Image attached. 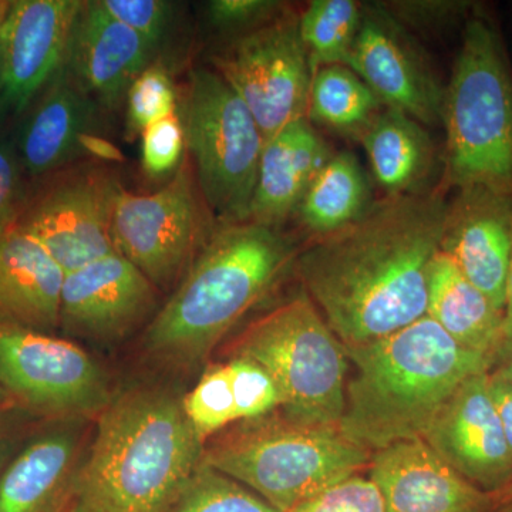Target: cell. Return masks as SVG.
Here are the masks:
<instances>
[{
	"mask_svg": "<svg viewBox=\"0 0 512 512\" xmlns=\"http://www.w3.org/2000/svg\"><path fill=\"white\" fill-rule=\"evenodd\" d=\"M446 188L386 195L296 255L306 296L346 348L412 325L427 313Z\"/></svg>",
	"mask_w": 512,
	"mask_h": 512,
	"instance_id": "cell-1",
	"label": "cell"
},
{
	"mask_svg": "<svg viewBox=\"0 0 512 512\" xmlns=\"http://www.w3.org/2000/svg\"><path fill=\"white\" fill-rule=\"evenodd\" d=\"M346 353L349 373L338 427L372 454L423 439L458 387L494 367L490 357L464 349L427 315Z\"/></svg>",
	"mask_w": 512,
	"mask_h": 512,
	"instance_id": "cell-2",
	"label": "cell"
},
{
	"mask_svg": "<svg viewBox=\"0 0 512 512\" xmlns=\"http://www.w3.org/2000/svg\"><path fill=\"white\" fill-rule=\"evenodd\" d=\"M202 454L183 400L158 389L121 393L99 414L73 512H168Z\"/></svg>",
	"mask_w": 512,
	"mask_h": 512,
	"instance_id": "cell-3",
	"label": "cell"
},
{
	"mask_svg": "<svg viewBox=\"0 0 512 512\" xmlns=\"http://www.w3.org/2000/svg\"><path fill=\"white\" fill-rule=\"evenodd\" d=\"M296 255L291 239L276 228L222 224L151 320L147 348L175 365L201 362L274 288Z\"/></svg>",
	"mask_w": 512,
	"mask_h": 512,
	"instance_id": "cell-4",
	"label": "cell"
},
{
	"mask_svg": "<svg viewBox=\"0 0 512 512\" xmlns=\"http://www.w3.org/2000/svg\"><path fill=\"white\" fill-rule=\"evenodd\" d=\"M441 123L446 184L483 187L512 200V67L500 32L478 10L464 26Z\"/></svg>",
	"mask_w": 512,
	"mask_h": 512,
	"instance_id": "cell-5",
	"label": "cell"
},
{
	"mask_svg": "<svg viewBox=\"0 0 512 512\" xmlns=\"http://www.w3.org/2000/svg\"><path fill=\"white\" fill-rule=\"evenodd\" d=\"M372 453L339 427L298 423L284 414L245 420L204 446L202 463L288 512L326 488L362 474Z\"/></svg>",
	"mask_w": 512,
	"mask_h": 512,
	"instance_id": "cell-6",
	"label": "cell"
},
{
	"mask_svg": "<svg viewBox=\"0 0 512 512\" xmlns=\"http://www.w3.org/2000/svg\"><path fill=\"white\" fill-rule=\"evenodd\" d=\"M231 355L264 367L281 392V414L288 419L339 426L348 353L306 293L254 320L232 343Z\"/></svg>",
	"mask_w": 512,
	"mask_h": 512,
	"instance_id": "cell-7",
	"label": "cell"
},
{
	"mask_svg": "<svg viewBox=\"0 0 512 512\" xmlns=\"http://www.w3.org/2000/svg\"><path fill=\"white\" fill-rule=\"evenodd\" d=\"M183 126L212 217L221 224L248 221L265 138L247 104L215 70L195 69Z\"/></svg>",
	"mask_w": 512,
	"mask_h": 512,
	"instance_id": "cell-8",
	"label": "cell"
},
{
	"mask_svg": "<svg viewBox=\"0 0 512 512\" xmlns=\"http://www.w3.org/2000/svg\"><path fill=\"white\" fill-rule=\"evenodd\" d=\"M210 214L194 168L184 161L153 194H133L120 185L111 224L114 247L157 289L170 288L214 232Z\"/></svg>",
	"mask_w": 512,
	"mask_h": 512,
	"instance_id": "cell-9",
	"label": "cell"
},
{
	"mask_svg": "<svg viewBox=\"0 0 512 512\" xmlns=\"http://www.w3.org/2000/svg\"><path fill=\"white\" fill-rule=\"evenodd\" d=\"M212 62L247 104L265 141L289 124L308 119L313 72L299 18L278 16L248 30Z\"/></svg>",
	"mask_w": 512,
	"mask_h": 512,
	"instance_id": "cell-10",
	"label": "cell"
},
{
	"mask_svg": "<svg viewBox=\"0 0 512 512\" xmlns=\"http://www.w3.org/2000/svg\"><path fill=\"white\" fill-rule=\"evenodd\" d=\"M0 386L69 419L100 414L111 400L103 370L76 343L8 323H0Z\"/></svg>",
	"mask_w": 512,
	"mask_h": 512,
	"instance_id": "cell-11",
	"label": "cell"
},
{
	"mask_svg": "<svg viewBox=\"0 0 512 512\" xmlns=\"http://www.w3.org/2000/svg\"><path fill=\"white\" fill-rule=\"evenodd\" d=\"M119 188L116 178L101 168L57 171L23 201L15 222L70 274L117 252L111 224Z\"/></svg>",
	"mask_w": 512,
	"mask_h": 512,
	"instance_id": "cell-12",
	"label": "cell"
},
{
	"mask_svg": "<svg viewBox=\"0 0 512 512\" xmlns=\"http://www.w3.org/2000/svg\"><path fill=\"white\" fill-rule=\"evenodd\" d=\"M77 0L6 2L0 23V113L22 114L60 72Z\"/></svg>",
	"mask_w": 512,
	"mask_h": 512,
	"instance_id": "cell-13",
	"label": "cell"
},
{
	"mask_svg": "<svg viewBox=\"0 0 512 512\" xmlns=\"http://www.w3.org/2000/svg\"><path fill=\"white\" fill-rule=\"evenodd\" d=\"M384 106L439 126L444 89L407 30L384 6H365L348 64Z\"/></svg>",
	"mask_w": 512,
	"mask_h": 512,
	"instance_id": "cell-14",
	"label": "cell"
},
{
	"mask_svg": "<svg viewBox=\"0 0 512 512\" xmlns=\"http://www.w3.org/2000/svg\"><path fill=\"white\" fill-rule=\"evenodd\" d=\"M423 440L461 477L500 495L512 483V454L490 393V372L458 387Z\"/></svg>",
	"mask_w": 512,
	"mask_h": 512,
	"instance_id": "cell-15",
	"label": "cell"
},
{
	"mask_svg": "<svg viewBox=\"0 0 512 512\" xmlns=\"http://www.w3.org/2000/svg\"><path fill=\"white\" fill-rule=\"evenodd\" d=\"M156 285L119 252L64 276L60 325L84 338L113 340L157 306Z\"/></svg>",
	"mask_w": 512,
	"mask_h": 512,
	"instance_id": "cell-16",
	"label": "cell"
},
{
	"mask_svg": "<svg viewBox=\"0 0 512 512\" xmlns=\"http://www.w3.org/2000/svg\"><path fill=\"white\" fill-rule=\"evenodd\" d=\"M369 478L386 512H497L498 495L485 493L448 466L423 439L375 451Z\"/></svg>",
	"mask_w": 512,
	"mask_h": 512,
	"instance_id": "cell-17",
	"label": "cell"
},
{
	"mask_svg": "<svg viewBox=\"0 0 512 512\" xmlns=\"http://www.w3.org/2000/svg\"><path fill=\"white\" fill-rule=\"evenodd\" d=\"M441 251L504 312L512 254V200L483 187L457 190L448 201Z\"/></svg>",
	"mask_w": 512,
	"mask_h": 512,
	"instance_id": "cell-18",
	"label": "cell"
},
{
	"mask_svg": "<svg viewBox=\"0 0 512 512\" xmlns=\"http://www.w3.org/2000/svg\"><path fill=\"white\" fill-rule=\"evenodd\" d=\"M154 47L96 2L74 20L63 70L94 101L117 109L151 64Z\"/></svg>",
	"mask_w": 512,
	"mask_h": 512,
	"instance_id": "cell-19",
	"label": "cell"
},
{
	"mask_svg": "<svg viewBox=\"0 0 512 512\" xmlns=\"http://www.w3.org/2000/svg\"><path fill=\"white\" fill-rule=\"evenodd\" d=\"M82 440L70 419L23 448L0 476V512H73Z\"/></svg>",
	"mask_w": 512,
	"mask_h": 512,
	"instance_id": "cell-20",
	"label": "cell"
},
{
	"mask_svg": "<svg viewBox=\"0 0 512 512\" xmlns=\"http://www.w3.org/2000/svg\"><path fill=\"white\" fill-rule=\"evenodd\" d=\"M63 269L19 224L0 234V323L49 332L60 325Z\"/></svg>",
	"mask_w": 512,
	"mask_h": 512,
	"instance_id": "cell-21",
	"label": "cell"
},
{
	"mask_svg": "<svg viewBox=\"0 0 512 512\" xmlns=\"http://www.w3.org/2000/svg\"><path fill=\"white\" fill-rule=\"evenodd\" d=\"M332 156V148L308 119L265 141L248 221L268 228L284 224Z\"/></svg>",
	"mask_w": 512,
	"mask_h": 512,
	"instance_id": "cell-22",
	"label": "cell"
},
{
	"mask_svg": "<svg viewBox=\"0 0 512 512\" xmlns=\"http://www.w3.org/2000/svg\"><path fill=\"white\" fill-rule=\"evenodd\" d=\"M94 104L62 67L20 127L16 154L22 170L43 177L69 164L90 136Z\"/></svg>",
	"mask_w": 512,
	"mask_h": 512,
	"instance_id": "cell-23",
	"label": "cell"
},
{
	"mask_svg": "<svg viewBox=\"0 0 512 512\" xmlns=\"http://www.w3.org/2000/svg\"><path fill=\"white\" fill-rule=\"evenodd\" d=\"M426 315L458 345L490 357L495 366L503 342L504 312L441 249L430 269Z\"/></svg>",
	"mask_w": 512,
	"mask_h": 512,
	"instance_id": "cell-24",
	"label": "cell"
},
{
	"mask_svg": "<svg viewBox=\"0 0 512 512\" xmlns=\"http://www.w3.org/2000/svg\"><path fill=\"white\" fill-rule=\"evenodd\" d=\"M360 143L386 195L423 191L434 157L433 141L423 124L403 111L384 107Z\"/></svg>",
	"mask_w": 512,
	"mask_h": 512,
	"instance_id": "cell-25",
	"label": "cell"
},
{
	"mask_svg": "<svg viewBox=\"0 0 512 512\" xmlns=\"http://www.w3.org/2000/svg\"><path fill=\"white\" fill-rule=\"evenodd\" d=\"M370 205L372 191L362 165L349 151H340L313 178L296 212L316 238L346 227Z\"/></svg>",
	"mask_w": 512,
	"mask_h": 512,
	"instance_id": "cell-26",
	"label": "cell"
},
{
	"mask_svg": "<svg viewBox=\"0 0 512 512\" xmlns=\"http://www.w3.org/2000/svg\"><path fill=\"white\" fill-rule=\"evenodd\" d=\"M384 107L348 66L333 64L313 72L308 107L311 123L360 141Z\"/></svg>",
	"mask_w": 512,
	"mask_h": 512,
	"instance_id": "cell-27",
	"label": "cell"
},
{
	"mask_svg": "<svg viewBox=\"0 0 512 512\" xmlns=\"http://www.w3.org/2000/svg\"><path fill=\"white\" fill-rule=\"evenodd\" d=\"M363 8L356 0H313L299 18V33L312 72L333 64H348Z\"/></svg>",
	"mask_w": 512,
	"mask_h": 512,
	"instance_id": "cell-28",
	"label": "cell"
},
{
	"mask_svg": "<svg viewBox=\"0 0 512 512\" xmlns=\"http://www.w3.org/2000/svg\"><path fill=\"white\" fill-rule=\"evenodd\" d=\"M168 512H279L234 478L202 463Z\"/></svg>",
	"mask_w": 512,
	"mask_h": 512,
	"instance_id": "cell-29",
	"label": "cell"
},
{
	"mask_svg": "<svg viewBox=\"0 0 512 512\" xmlns=\"http://www.w3.org/2000/svg\"><path fill=\"white\" fill-rule=\"evenodd\" d=\"M185 416L202 444L237 423L238 412L227 363L212 366L183 399Z\"/></svg>",
	"mask_w": 512,
	"mask_h": 512,
	"instance_id": "cell-30",
	"label": "cell"
},
{
	"mask_svg": "<svg viewBox=\"0 0 512 512\" xmlns=\"http://www.w3.org/2000/svg\"><path fill=\"white\" fill-rule=\"evenodd\" d=\"M130 133L141 134L151 124L177 113V93L170 74L161 64H150L127 93Z\"/></svg>",
	"mask_w": 512,
	"mask_h": 512,
	"instance_id": "cell-31",
	"label": "cell"
},
{
	"mask_svg": "<svg viewBox=\"0 0 512 512\" xmlns=\"http://www.w3.org/2000/svg\"><path fill=\"white\" fill-rule=\"evenodd\" d=\"M227 366L239 420L259 419L281 409V392L264 367L242 357H231Z\"/></svg>",
	"mask_w": 512,
	"mask_h": 512,
	"instance_id": "cell-32",
	"label": "cell"
},
{
	"mask_svg": "<svg viewBox=\"0 0 512 512\" xmlns=\"http://www.w3.org/2000/svg\"><path fill=\"white\" fill-rule=\"evenodd\" d=\"M288 512H386L379 488L369 477L352 476Z\"/></svg>",
	"mask_w": 512,
	"mask_h": 512,
	"instance_id": "cell-33",
	"label": "cell"
},
{
	"mask_svg": "<svg viewBox=\"0 0 512 512\" xmlns=\"http://www.w3.org/2000/svg\"><path fill=\"white\" fill-rule=\"evenodd\" d=\"M185 133L177 113L151 124L141 133V161L154 177L174 171L183 160Z\"/></svg>",
	"mask_w": 512,
	"mask_h": 512,
	"instance_id": "cell-34",
	"label": "cell"
},
{
	"mask_svg": "<svg viewBox=\"0 0 512 512\" xmlns=\"http://www.w3.org/2000/svg\"><path fill=\"white\" fill-rule=\"evenodd\" d=\"M103 8L127 28L143 37L154 49L167 35L173 3L164 0H100Z\"/></svg>",
	"mask_w": 512,
	"mask_h": 512,
	"instance_id": "cell-35",
	"label": "cell"
},
{
	"mask_svg": "<svg viewBox=\"0 0 512 512\" xmlns=\"http://www.w3.org/2000/svg\"><path fill=\"white\" fill-rule=\"evenodd\" d=\"M281 8L272 0H214L208 3V16L217 29L252 30L278 18Z\"/></svg>",
	"mask_w": 512,
	"mask_h": 512,
	"instance_id": "cell-36",
	"label": "cell"
},
{
	"mask_svg": "<svg viewBox=\"0 0 512 512\" xmlns=\"http://www.w3.org/2000/svg\"><path fill=\"white\" fill-rule=\"evenodd\" d=\"M22 197V165L16 150L0 141V234L15 224Z\"/></svg>",
	"mask_w": 512,
	"mask_h": 512,
	"instance_id": "cell-37",
	"label": "cell"
},
{
	"mask_svg": "<svg viewBox=\"0 0 512 512\" xmlns=\"http://www.w3.org/2000/svg\"><path fill=\"white\" fill-rule=\"evenodd\" d=\"M490 393L512 454V384L490 372Z\"/></svg>",
	"mask_w": 512,
	"mask_h": 512,
	"instance_id": "cell-38",
	"label": "cell"
},
{
	"mask_svg": "<svg viewBox=\"0 0 512 512\" xmlns=\"http://www.w3.org/2000/svg\"><path fill=\"white\" fill-rule=\"evenodd\" d=\"M512 355V254L510 262V271H508L507 289H505V308H504V329L503 342L498 350L497 363L495 366L503 363ZM494 366V367H495Z\"/></svg>",
	"mask_w": 512,
	"mask_h": 512,
	"instance_id": "cell-39",
	"label": "cell"
},
{
	"mask_svg": "<svg viewBox=\"0 0 512 512\" xmlns=\"http://www.w3.org/2000/svg\"><path fill=\"white\" fill-rule=\"evenodd\" d=\"M491 373L512 384V355L507 360H504L503 363H500V365L495 366Z\"/></svg>",
	"mask_w": 512,
	"mask_h": 512,
	"instance_id": "cell-40",
	"label": "cell"
},
{
	"mask_svg": "<svg viewBox=\"0 0 512 512\" xmlns=\"http://www.w3.org/2000/svg\"><path fill=\"white\" fill-rule=\"evenodd\" d=\"M497 512H512V483L498 495Z\"/></svg>",
	"mask_w": 512,
	"mask_h": 512,
	"instance_id": "cell-41",
	"label": "cell"
},
{
	"mask_svg": "<svg viewBox=\"0 0 512 512\" xmlns=\"http://www.w3.org/2000/svg\"><path fill=\"white\" fill-rule=\"evenodd\" d=\"M6 458V447L5 444L0 441V470H2L3 467V461H5Z\"/></svg>",
	"mask_w": 512,
	"mask_h": 512,
	"instance_id": "cell-42",
	"label": "cell"
},
{
	"mask_svg": "<svg viewBox=\"0 0 512 512\" xmlns=\"http://www.w3.org/2000/svg\"><path fill=\"white\" fill-rule=\"evenodd\" d=\"M6 2H0V23H2L3 13H5Z\"/></svg>",
	"mask_w": 512,
	"mask_h": 512,
	"instance_id": "cell-43",
	"label": "cell"
}]
</instances>
